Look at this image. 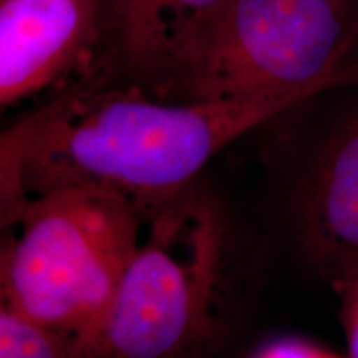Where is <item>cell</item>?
<instances>
[{
	"instance_id": "obj_1",
	"label": "cell",
	"mask_w": 358,
	"mask_h": 358,
	"mask_svg": "<svg viewBox=\"0 0 358 358\" xmlns=\"http://www.w3.org/2000/svg\"><path fill=\"white\" fill-rule=\"evenodd\" d=\"M302 103L174 101L98 77L77 80L2 131V229L17 222L30 196L66 186L110 187L146 213L198 181L224 148Z\"/></svg>"
},
{
	"instance_id": "obj_2",
	"label": "cell",
	"mask_w": 358,
	"mask_h": 358,
	"mask_svg": "<svg viewBox=\"0 0 358 358\" xmlns=\"http://www.w3.org/2000/svg\"><path fill=\"white\" fill-rule=\"evenodd\" d=\"M232 234L198 181L145 213L140 248L83 358H201L219 338Z\"/></svg>"
},
{
	"instance_id": "obj_3",
	"label": "cell",
	"mask_w": 358,
	"mask_h": 358,
	"mask_svg": "<svg viewBox=\"0 0 358 358\" xmlns=\"http://www.w3.org/2000/svg\"><path fill=\"white\" fill-rule=\"evenodd\" d=\"M358 85V0H229L179 48L156 98L292 96Z\"/></svg>"
},
{
	"instance_id": "obj_4",
	"label": "cell",
	"mask_w": 358,
	"mask_h": 358,
	"mask_svg": "<svg viewBox=\"0 0 358 358\" xmlns=\"http://www.w3.org/2000/svg\"><path fill=\"white\" fill-rule=\"evenodd\" d=\"M145 211L105 186L30 196L0 257V303L83 342L100 332L140 248Z\"/></svg>"
},
{
	"instance_id": "obj_5",
	"label": "cell",
	"mask_w": 358,
	"mask_h": 358,
	"mask_svg": "<svg viewBox=\"0 0 358 358\" xmlns=\"http://www.w3.org/2000/svg\"><path fill=\"white\" fill-rule=\"evenodd\" d=\"M279 122L290 231L301 257L325 280L358 256V85L320 93Z\"/></svg>"
},
{
	"instance_id": "obj_6",
	"label": "cell",
	"mask_w": 358,
	"mask_h": 358,
	"mask_svg": "<svg viewBox=\"0 0 358 358\" xmlns=\"http://www.w3.org/2000/svg\"><path fill=\"white\" fill-rule=\"evenodd\" d=\"M105 38L101 0H0L2 110L92 75Z\"/></svg>"
},
{
	"instance_id": "obj_7",
	"label": "cell",
	"mask_w": 358,
	"mask_h": 358,
	"mask_svg": "<svg viewBox=\"0 0 358 358\" xmlns=\"http://www.w3.org/2000/svg\"><path fill=\"white\" fill-rule=\"evenodd\" d=\"M105 53L93 75L155 96L179 48L229 0H101Z\"/></svg>"
},
{
	"instance_id": "obj_8",
	"label": "cell",
	"mask_w": 358,
	"mask_h": 358,
	"mask_svg": "<svg viewBox=\"0 0 358 358\" xmlns=\"http://www.w3.org/2000/svg\"><path fill=\"white\" fill-rule=\"evenodd\" d=\"M83 342L0 303V358H83Z\"/></svg>"
},
{
	"instance_id": "obj_9",
	"label": "cell",
	"mask_w": 358,
	"mask_h": 358,
	"mask_svg": "<svg viewBox=\"0 0 358 358\" xmlns=\"http://www.w3.org/2000/svg\"><path fill=\"white\" fill-rule=\"evenodd\" d=\"M338 303V319L347 340L348 358H358V256L330 272L325 279Z\"/></svg>"
},
{
	"instance_id": "obj_10",
	"label": "cell",
	"mask_w": 358,
	"mask_h": 358,
	"mask_svg": "<svg viewBox=\"0 0 358 358\" xmlns=\"http://www.w3.org/2000/svg\"><path fill=\"white\" fill-rule=\"evenodd\" d=\"M254 358H335L301 340H279L259 352Z\"/></svg>"
}]
</instances>
